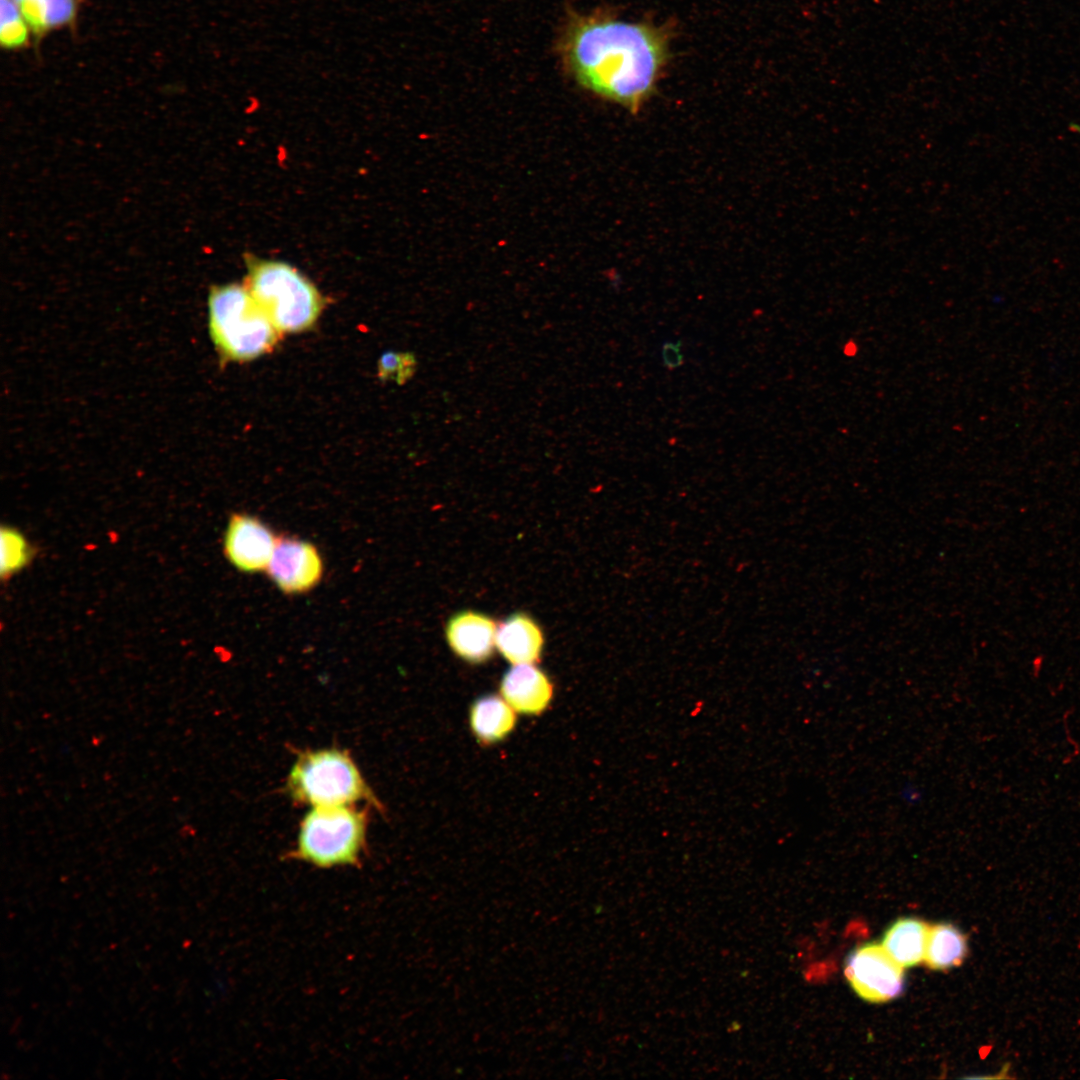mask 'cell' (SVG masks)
<instances>
[{"label":"cell","mask_w":1080,"mask_h":1080,"mask_svg":"<svg viewBox=\"0 0 1080 1080\" xmlns=\"http://www.w3.org/2000/svg\"><path fill=\"white\" fill-rule=\"evenodd\" d=\"M562 55L580 84L632 111L653 93L669 58L666 31L609 15L576 17Z\"/></svg>","instance_id":"1"},{"label":"cell","mask_w":1080,"mask_h":1080,"mask_svg":"<svg viewBox=\"0 0 1080 1080\" xmlns=\"http://www.w3.org/2000/svg\"><path fill=\"white\" fill-rule=\"evenodd\" d=\"M845 975L861 998L874 1003L896 998L904 987L903 967L876 943L862 945L848 957Z\"/></svg>","instance_id":"6"},{"label":"cell","mask_w":1080,"mask_h":1080,"mask_svg":"<svg viewBox=\"0 0 1080 1080\" xmlns=\"http://www.w3.org/2000/svg\"><path fill=\"white\" fill-rule=\"evenodd\" d=\"M500 691L502 697L517 712L541 713L550 703L553 687L546 676L533 663L514 664L504 675Z\"/></svg>","instance_id":"10"},{"label":"cell","mask_w":1080,"mask_h":1080,"mask_svg":"<svg viewBox=\"0 0 1080 1080\" xmlns=\"http://www.w3.org/2000/svg\"><path fill=\"white\" fill-rule=\"evenodd\" d=\"M33 555L32 546L24 534L12 526L1 527V566L3 580H8L25 568Z\"/></svg>","instance_id":"16"},{"label":"cell","mask_w":1080,"mask_h":1080,"mask_svg":"<svg viewBox=\"0 0 1080 1080\" xmlns=\"http://www.w3.org/2000/svg\"><path fill=\"white\" fill-rule=\"evenodd\" d=\"M661 362L668 370H675L684 364L681 340H665L661 345Z\"/></svg>","instance_id":"19"},{"label":"cell","mask_w":1080,"mask_h":1080,"mask_svg":"<svg viewBox=\"0 0 1080 1080\" xmlns=\"http://www.w3.org/2000/svg\"><path fill=\"white\" fill-rule=\"evenodd\" d=\"M515 710L502 697L487 695L471 707L470 724L475 736L486 744L507 736L515 725Z\"/></svg>","instance_id":"13"},{"label":"cell","mask_w":1080,"mask_h":1080,"mask_svg":"<svg viewBox=\"0 0 1080 1080\" xmlns=\"http://www.w3.org/2000/svg\"><path fill=\"white\" fill-rule=\"evenodd\" d=\"M543 643L540 627L526 614H513L497 626L495 645L512 664L538 661Z\"/></svg>","instance_id":"11"},{"label":"cell","mask_w":1080,"mask_h":1080,"mask_svg":"<svg viewBox=\"0 0 1080 1080\" xmlns=\"http://www.w3.org/2000/svg\"><path fill=\"white\" fill-rule=\"evenodd\" d=\"M209 332L218 352L229 360L247 361L271 350L279 332L245 284L211 288Z\"/></svg>","instance_id":"3"},{"label":"cell","mask_w":1080,"mask_h":1080,"mask_svg":"<svg viewBox=\"0 0 1080 1080\" xmlns=\"http://www.w3.org/2000/svg\"><path fill=\"white\" fill-rule=\"evenodd\" d=\"M277 539L272 530L257 517L234 513L224 533V555L242 572L264 571L271 561Z\"/></svg>","instance_id":"8"},{"label":"cell","mask_w":1080,"mask_h":1080,"mask_svg":"<svg viewBox=\"0 0 1080 1080\" xmlns=\"http://www.w3.org/2000/svg\"><path fill=\"white\" fill-rule=\"evenodd\" d=\"M929 926L918 919L902 918L886 931L882 946L903 968L924 960Z\"/></svg>","instance_id":"12"},{"label":"cell","mask_w":1080,"mask_h":1080,"mask_svg":"<svg viewBox=\"0 0 1080 1080\" xmlns=\"http://www.w3.org/2000/svg\"><path fill=\"white\" fill-rule=\"evenodd\" d=\"M26 23L41 33L70 23L76 13V0H15Z\"/></svg>","instance_id":"15"},{"label":"cell","mask_w":1080,"mask_h":1080,"mask_svg":"<svg viewBox=\"0 0 1080 1080\" xmlns=\"http://www.w3.org/2000/svg\"><path fill=\"white\" fill-rule=\"evenodd\" d=\"M497 625L482 613L462 611L449 619L446 638L454 653L465 661L480 663L494 651Z\"/></svg>","instance_id":"9"},{"label":"cell","mask_w":1080,"mask_h":1080,"mask_svg":"<svg viewBox=\"0 0 1080 1080\" xmlns=\"http://www.w3.org/2000/svg\"><path fill=\"white\" fill-rule=\"evenodd\" d=\"M266 572L286 594L313 589L323 575L321 555L312 543L294 537H280Z\"/></svg>","instance_id":"7"},{"label":"cell","mask_w":1080,"mask_h":1080,"mask_svg":"<svg viewBox=\"0 0 1080 1080\" xmlns=\"http://www.w3.org/2000/svg\"><path fill=\"white\" fill-rule=\"evenodd\" d=\"M367 819L355 805L314 807L302 819L289 858L321 869L359 866L366 849Z\"/></svg>","instance_id":"5"},{"label":"cell","mask_w":1080,"mask_h":1080,"mask_svg":"<svg viewBox=\"0 0 1080 1080\" xmlns=\"http://www.w3.org/2000/svg\"><path fill=\"white\" fill-rule=\"evenodd\" d=\"M967 953L966 936L954 925L929 926L924 960L930 968L944 970L959 966Z\"/></svg>","instance_id":"14"},{"label":"cell","mask_w":1080,"mask_h":1080,"mask_svg":"<svg viewBox=\"0 0 1080 1080\" xmlns=\"http://www.w3.org/2000/svg\"><path fill=\"white\" fill-rule=\"evenodd\" d=\"M245 286L279 332H300L314 324L322 309L315 285L292 265L245 257Z\"/></svg>","instance_id":"2"},{"label":"cell","mask_w":1080,"mask_h":1080,"mask_svg":"<svg viewBox=\"0 0 1080 1080\" xmlns=\"http://www.w3.org/2000/svg\"><path fill=\"white\" fill-rule=\"evenodd\" d=\"M287 790L296 803L311 808L375 801L356 763L338 748L299 754L288 774Z\"/></svg>","instance_id":"4"},{"label":"cell","mask_w":1080,"mask_h":1080,"mask_svg":"<svg viewBox=\"0 0 1080 1080\" xmlns=\"http://www.w3.org/2000/svg\"><path fill=\"white\" fill-rule=\"evenodd\" d=\"M27 23L15 0H1L0 40L6 48L21 47L27 40Z\"/></svg>","instance_id":"17"},{"label":"cell","mask_w":1080,"mask_h":1080,"mask_svg":"<svg viewBox=\"0 0 1080 1080\" xmlns=\"http://www.w3.org/2000/svg\"><path fill=\"white\" fill-rule=\"evenodd\" d=\"M381 369L385 377H396L397 382L408 380L416 369L415 357L410 353H388L383 356Z\"/></svg>","instance_id":"18"}]
</instances>
